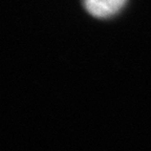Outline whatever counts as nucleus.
I'll list each match as a JSON object with an SVG mask.
<instances>
[{
    "label": "nucleus",
    "mask_w": 151,
    "mask_h": 151,
    "mask_svg": "<svg viewBox=\"0 0 151 151\" xmlns=\"http://www.w3.org/2000/svg\"><path fill=\"white\" fill-rule=\"evenodd\" d=\"M125 2L126 0H84V5L92 16L107 18L116 15Z\"/></svg>",
    "instance_id": "obj_1"
}]
</instances>
